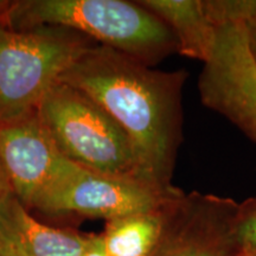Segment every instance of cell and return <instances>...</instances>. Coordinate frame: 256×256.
Returning a JSON list of instances; mask_svg holds the SVG:
<instances>
[{
  "mask_svg": "<svg viewBox=\"0 0 256 256\" xmlns=\"http://www.w3.org/2000/svg\"><path fill=\"white\" fill-rule=\"evenodd\" d=\"M247 28V38H248V46L250 50V54L256 63V22L246 26Z\"/></svg>",
  "mask_w": 256,
  "mask_h": 256,
  "instance_id": "e0dca14e",
  "label": "cell"
},
{
  "mask_svg": "<svg viewBox=\"0 0 256 256\" xmlns=\"http://www.w3.org/2000/svg\"><path fill=\"white\" fill-rule=\"evenodd\" d=\"M188 74L156 70L95 44L60 76L115 120L132 144L140 174L172 186L183 138V88Z\"/></svg>",
  "mask_w": 256,
  "mask_h": 256,
  "instance_id": "6da1fadb",
  "label": "cell"
},
{
  "mask_svg": "<svg viewBox=\"0 0 256 256\" xmlns=\"http://www.w3.org/2000/svg\"><path fill=\"white\" fill-rule=\"evenodd\" d=\"M0 156L14 194L28 209L66 162L37 110L0 122Z\"/></svg>",
  "mask_w": 256,
  "mask_h": 256,
  "instance_id": "ba28073f",
  "label": "cell"
},
{
  "mask_svg": "<svg viewBox=\"0 0 256 256\" xmlns=\"http://www.w3.org/2000/svg\"><path fill=\"white\" fill-rule=\"evenodd\" d=\"M0 256H30L0 232Z\"/></svg>",
  "mask_w": 256,
  "mask_h": 256,
  "instance_id": "5bb4252c",
  "label": "cell"
},
{
  "mask_svg": "<svg viewBox=\"0 0 256 256\" xmlns=\"http://www.w3.org/2000/svg\"><path fill=\"white\" fill-rule=\"evenodd\" d=\"M203 6L217 30L256 22V0H203Z\"/></svg>",
  "mask_w": 256,
  "mask_h": 256,
  "instance_id": "7c38bea8",
  "label": "cell"
},
{
  "mask_svg": "<svg viewBox=\"0 0 256 256\" xmlns=\"http://www.w3.org/2000/svg\"><path fill=\"white\" fill-rule=\"evenodd\" d=\"M238 256H244V255H241V254H238Z\"/></svg>",
  "mask_w": 256,
  "mask_h": 256,
  "instance_id": "d6986e66",
  "label": "cell"
},
{
  "mask_svg": "<svg viewBox=\"0 0 256 256\" xmlns=\"http://www.w3.org/2000/svg\"><path fill=\"white\" fill-rule=\"evenodd\" d=\"M2 19L14 30L69 28L150 66L177 52L172 31L140 2L18 0Z\"/></svg>",
  "mask_w": 256,
  "mask_h": 256,
  "instance_id": "7a4b0ae2",
  "label": "cell"
},
{
  "mask_svg": "<svg viewBox=\"0 0 256 256\" xmlns=\"http://www.w3.org/2000/svg\"><path fill=\"white\" fill-rule=\"evenodd\" d=\"M238 208L230 198L184 192L152 256H238L234 236Z\"/></svg>",
  "mask_w": 256,
  "mask_h": 256,
  "instance_id": "52a82bcc",
  "label": "cell"
},
{
  "mask_svg": "<svg viewBox=\"0 0 256 256\" xmlns=\"http://www.w3.org/2000/svg\"><path fill=\"white\" fill-rule=\"evenodd\" d=\"M162 19L177 40V52L206 63L215 49L217 28L210 23L203 0H140Z\"/></svg>",
  "mask_w": 256,
  "mask_h": 256,
  "instance_id": "30bf717a",
  "label": "cell"
},
{
  "mask_svg": "<svg viewBox=\"0 0 256 256\" xmlns=\"http://www.w3.org/2000/svg\"><path fill=\"white\" fill-rule=\"evenodd\" d=\"M12 2H8V0H0V17H2L6 12L8 11V8H11Z\"/></svg>",
  "mask_w": 256,
  "mask_h": 256,
  "instance_id": "ac0fdd59",
  "label": "cell"
},
{
  "mask_svg": "<svg viewBox=\"0 0 256 256\" xmlns=\"http://www.w3.org/2000/svg\"><path fill=\"white\" fill-rule=\"evenodd\" d=\"M0 232L30 256H82L90 238L40 223L14 194L0 206Z\"/></svg>",
  "mask_w": 256,
  "mask_h": 256,
  "instance_id": "9c48e42d",
  "label": "cell"
},
{
  "mask_svg": "<svg viewBox=\"0 0 256 256\" xmlns=\"http://www.w3.org/2000/svg\"><path fill=\"white\" fill-rule=\"evenodd\" d=\"M234 236L238 254L256 256V197L238 203Z\"/></svg>",
  "mask_w": 256,
  "mask_h": 256,
  "instance_id": "4fadbf2b",
  "label": "cell"
},
{
  "mask_svg": "<svg viewBox=\"0 0 256 256\" xmlns=\"http://www.w3.org/2000/svg\"><path fill=\"white\" fill-rule=\"evenodd\" d=\"M37 113L60 154L72 164L104 174L144 179L127 134L82 92L58 81L44 96Z\"/></svg>",
  "mask_w": 256,
  "mask_h": 256,
  "instance_id": "277c9868",
  "label": "cell"
},
{
  "mask_svg": "<svg viewBox=\"0 0 256 256\" xmlns=\"http://www.w3.org/2000/svg\"><path fill=\"white\" fill-rule=\"evenodd\" d=\"M184 191L140 178L118 177L80 168L66 160L31 209L48 215H78L110 222L168 206Z\"/></svg>",
  "mask_w": 256,
  "mask_h": 256,
  "instance_id": "5b68a950",
  "label": "cell"
},
{
  "mask_svg": "<svg viewBox=\"0 0 256 256\" xmlns=\"http://www.w3.org/2000/svg\"><path fill=\"white\" fill-rule=\"evenodd\" d=\"M14 194L11 182H10L8 174L6 172L5 166L2 164V156H0V206L10 194Z\"/></svg>",
  "mask_w": 256,
  "mask_h": 256,
  "instance_id": "2e32d148",
  "label": "cell"
},
{
  "mask_svg": "<svg viewBox=\"0 0 256 256\" xmlns=\"http://www.w3.org/2000/svg\"><path fill=\"white\" fill-rule=\"evenodd\" d=\"M198 92L206 107L256 142V63L246 26L217 30L212 56L198 78Z\"/></svg>",
  "mask_w": 256,
  "mask_h": 256,
  "instance_id": "8992f818",
  "label": "cell"
},
{
  "mask_svg": "<svg viewBox=\"0 0 256 256\" xmlns=\"http://www.w3.org/2000/svg\"><path fill=\"white\" fill-rule=\"evenodd\" d=\"M82 256H110L104 250L100 235H90Z\"/></svg>",
  "mask_w": 256,
  "mask_h": 256,
  "instance_id": "9a60e30c",
  "label": "cell"
},
{
  "mask_svg": "<svg viewBox=\"0 0 256 256\" xmlns=\"http://www.w3.org/2000/svg\"><path fill=\"white\" fill-rule=\"evenodd\" d=\"M94 40L60 26L14 30L0 17V122L36 110Z\"/></svg>",
  "mask_w": 256,
  "mask_h": 256,
  "instance_id": "3957f363",
  "label": "cell"
},
{
  "mask_svg": "<svg viewBox=\"0 0 256 256\" xmlns=\"http://www.w3.org/2000/svg\"><path fill=\"white\" fill-rule=\"evenodd\" d=\"M179 198L162 209L110 220L101 234L110 256H152L158 248L172 208Z\"/></svg>",
  "mask_w": 256,
  "mask_h": 256,
  "instance_id": "8fae6325",
  "label": "cell"
}]
</instances>
